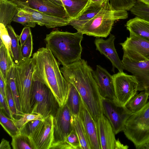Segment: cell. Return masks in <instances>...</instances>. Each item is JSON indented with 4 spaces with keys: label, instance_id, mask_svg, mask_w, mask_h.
<instances>
[{
    "label": "cell",
    "instance_id": "30bf717a",
    "mask_svg": "<svg viewBox=\"0 0 149 149\" xmlns=\"http://www.w3.org/2000/svg\"><path fill=\"white\" fill-rule=\"evenodd\" d=\"M120 45L123 56L136 62L149 61V41L132 33Z\"/></svg>",
    "mask_w": 149,
    "mask_h": 149
},
{
    "label": "cell",
    "instance_id": "d6986e66",
    "mask_svg": "<svg viewBox=\"0 0 149 149\" xmlns=\"http://www.w3.org/2000/svg\"><path fill=\"white\" fill-rule=\"evenodd\" d=\"M79 116L86 132L91 149H101L98 137L96 123L81 99Z\"/></svg>",
    "mask_w": 149,
    "mask_h": 149
},
{
    "label": "cell",
    "instance_id": "83f0119b",
    "mask_svg": "<svg viewBox=\"0 0 149 149\" xmlns=\"http://www.w3.org/2000/svg\"><path fill=\"white\" fill-rule=\"evenodd\" d=\"M6 28L11 39V50L13 59L15 64L16 65L22 61L20 53V45L19 43V36L15 33L14 29L10 24Z\"/></svg>",
    "mask_w": 149,
    "mask_h": 149
},
{
    "label": "cell",
    "instance_id": "8d00e7d4",
    "mask_svg": "<svg viewBox=\"0 0 149 149\" xmlns=\"http://www.w3.org/2000/svg\"><path fill=\"white\" fill-rule=\"evenodd\" d=\"M6 99L8 105L13 116H19L17 111L15 102L10 88L8 84L6 83Z\"/></svg>",
    "mask_w": 149,
    "mask_h": 149
},
{
    "label": "cell",
    "instance_id": "7a4b0ae2",
    "mask_svg": "<svg viewBox=\"0 0 149 149\" xmlns=\"http://www.w3.org/2000/svg\"><path fill=\"white\" fill-rule=\"evenodd\" d=\"M32 58L33 79L45 84L52 92L59 107L62 106L67 98L68 83L61 71L60 63L46 47L39 49Z\"/></svg>",
    "mask_w": 149,
    "mask_h": 149
},
{
    "label": "cell",
    "instance_id": "f546056e",
    "mask_svg": "<svg viewBox=\"0 0 149 149\" xmlns=\"http://www.w3.org/2000/svg\"><path fill=\"white\" fill-rule=\"evenodd\" d=\"M11 144L13 149H36L30 137L20 133L12 137Z\"/></svg>",
    "mask_w": 149,
    "mask_h": 149
},
{
    "label": "cell",
    "instance_id": "3957f363",
    "mask_svg": "<svg viewBox=\"0 0 149 149\" xmlns=\"http://www.w3.org/2000/svg\"><path fill=\"white\" fill-rule=\"evenodd\" d=\"M83 34L56 30L46 35V47L49 49L61 64L70 65L81 59V42Z\"/></svg>",
    "mask_w": 149,
    "mask_h": 149
},
{
    "label": "cell",
    "instance_id": "d6a6232c",
    "mask_svg": "<svg viewBox=\"0 0 149 149\" xmlns=\"http://www.w3.org/2000/svg\"><path fill=\"white\" fill-rule=\"evenodd\" d=\"M130 10L136 17L149 22V6L136 1Z\"/></svg>",
    "mask_w": 149,
    "mask_h": 149
},
{
    "label": "cell",
    "instance_id": "c3c4849f",
    "mask_svg": "<svg viewBox=\"0 0 149 149\" xmlns=\"http://www.w3.org/2000/svg\"><path fill=\"white\" fill-rule=\"evenodd\" d=\"M107 0H91L90 2L93 3H96L102 4L104 3Z\"/></svg>",
    "mask_w": 149,
    "mask_h": 149
},
{
    "label": "cell",
    "instance_id": "681fc988",
    "mask_svg": "<svg viewBox=\"0 0 149 149\" xmlns=\"http://www.w3.org/2000/svg\"><path fill=\"white\" fill-rule=\"evenodd\" d=\"M141 149H149V140L143 146Z\"/></svg>",
    "mask_w": 149,
    "mask_h": 149
},
{
    "label": "cell",
    "instance_id": "7bdbcfd3",
    "mask_svg": "<svg viewBox=\"0 0 149 149\" xmlns=\"http://www.w3.org/2000/svg\"><path fill=\"white\" fill-rule=\"evenodd\" d=\"M73 149L71 146L65 141L52 143L49 149Z\"/></svg>",
    "mask_w": 149,
    "mask_h": 149
},
{
    "label": "cell",
    "instance_id": "ee69618b",
    "mask_svg": "<svg viewBox=\"0 0 149 149\" xmlns=\"http://www.w3.org/2000/svg\"><path fill=\"white\" fill-rule=\"evenodd\" d=\"M6 83L5 79L1 72H0V92L6 97Z\"/></svg>",
    "mask_w": 149,
    "mask_h": 149
},
{
    "label": "cell",
    "instance_id": "6da1fadb",
    "mask_svg": "<svg viewBox=\"0 0 149 149\" xmlns=\"http://www.w3.org/2000/svg\"><path fill=\"white\" fill-rule=\"evenodd\" d=\"M64 78L72 84L79 92L86 107L96 123L103 114L102 97L93 76L92 68L87 61L81 59L60 68Z\"/></svg>",
    "mask_w": 149,
    "mask_h": 149
},
{
    "label": "cell",
    "instance_id": "5b68a950",
    "mask_svg": "<svg viewBox=\"0 0 149 149\" xmlns=\"http://www.w3.org/2000/svg\"><path fill=\"white\" fill-rule=\"evenodd\" d=\"M31 113L41 115L43 119L55 116L59 107L51 90L44 83L33 79L30 100Z\"/></svg>",
    "mask_w": 149,
    "mask_h": 149
},
{
    "label": "cell",
    "instance_id": "cb8c5ba5",
    "mask_svg": "<svg viewBox=\"0 0 149 149\" xmlns=\"http://www.w3.org/2000/svg\"><path fill=\"white\" fill-rule=\"evenodd\" d=\"M65 102L72 115L79 116L81 107V98L76 88L70 83H68V93Z\"/></svg>",
    "mask_w": 149,
    "mask_h": 149
},
{
    "label": "cell",
    "instance_id": "1f68e13d",
    "mask_svg": "<svg viewBox=\"0 0 149 149\" xmlns=\"http://www.w3.org/2000/svg\"><path fill=\"white\" fill-rule=\"evenodd\" d=\"M43 123V119L34 120L25 124L19 130L20 133L30 138L39 129Z\"/></svg>",
    "mask_w": 149,
    "mask_h": 149
},
{
    "label": "cell",
    "instance_id": "9a60e30c",
    "mask_svg": "<svg viewBox=\"0 0 149 149\" xmlns=\"http://www.w3.org/2000/svg\"><path fill=\"white\" fill-rule=\"evenodd\" d=\"M109 35V37L107 40L96 37L94 41L96 49L109 59L112 63L113 71L114 68H116L119 72H123V65L114 46L115 36L111 33Z\"/></svg>",
    "mask_w": 149,
    "mask_h": 149
},
{
    "label": "cell",
    "instance_id": "b9f144b4",
    "mask_svg": "<svg viewBox=\"0 0 149 149\" xmlns=\"http://www.w3.org/2000/svg\"><path fill=\"white\" fill-rule=\"evenodd\" d=\"M31 33V31L30 27L25 26L23 29L20 35L19 36L20 46L22 45L24 43Z\"/></svg>",
    "mask_w": 149,
    "mask_h": 149
},
{
    "label": "cell",
    "instance_id": "4316f807",
    "mask_svg": "<svg viewBox=\"0 0 149 149\" xmlns=\"http://www.w3.org/2000/svg\"><path fill=\"white\" fill-rule=\"evenodd\" d=\"M149 94L142 91L136 93L126 103L125 106L132 114L140 110L146 104Z\"/></svg>",
    "mask_w": 149,
    "mask_h": 149
},
{
    "label": "cell",
    "instance_id": "d590c367",
    "mask_svg": "<svg viewBox=\"0 0 149 149\" xmlns=\"http://www.w3.org/2000/svg\"><path fill=\"white\" fill-rule=\"evenodd\" d=\"M112 7L116 10H130L136 3V0H109Z\"/></svg>",
    "mask_w": 149,
    "mask_h": 149
},
{
    "label": "cell",
    "instance_id": "e575fe53",
    "mask_svg": "<svg viewBox=\"0 0 149 149\" xmlns=\"http://www.w3.org/2000/svg\"><path fill=\"white\" fill-rule=\"evenodd\" d=\"M20 46L22 60H25L31 58L33 50V36L31 33H30L23 44Z\"/></svg>",
    "mask_w": 149,
    "mask_h": 149
},
{
    "label": "cell",
    "instance_id": "4dcf8cb0",
    "mask_svg": "<svg viewBox=\"0 0 149 149\" xmlns=\"http://www.w3.org/2000/svg\"><path fill=\"white\" fill-rule=\"evenodd\" d=\"M0 123L4 130L12 137L20 133L19 129L15 125L13 119L7 117L1 109Z\"/></svg>",
    "mask_w": 149,
    "mask_h": 149
},
{
    "label": "cell",
    "instance_id": "5bb4252c",
    "mask_svg": "<svg viewBox=\"0 0 149 149\" xmlns=\"http://www.w3.org/2000/svg\"><path fill=\"white\" fill-rule=\"evenodd\" d=\"M10 0L19 7L29 8L54 16L68 19L64 7L52 3L48 0Z\"/></svg>",
    "mask_w": 149,
    "mask_h": 149
},
{
    "label": "cell",
    "instance_id": "f1b7e54d",
    "mask_svg": "<svg viewBox=\"0 0 149 149\" xmlns=\"http://www.w3.org/2000/svg\"><path fill=\"white\" fill-rule=\"evenodd\" d=\"M14 66L10 70L7 76L6 83L8 85L13 97L17 109L20 115L23 114L19 100L17 85L16 83L15 72Z\"/></svg>",
    "mask_w": 149,
    "mask_h": 149
},
{
    "label": "cell",
    "instance_id": "603a6c76",
    "mask_svg": "<svg viewBox=\"0 0 149 149\" xmlns=\"http://www.w3.org/2000/svg\"><path fill=\"white\" fill-rule=\"evenodd\" d=\"M126 26L130 32L149 41V22L136 17L128 20Z\"/></svg>",
    "mask_w": 149,
    "mask_h": 149
},
{
    "label": "cell",
    "instance_id": "44dd1931",
    "mask_svg": "<svg viewBox=\"0 0 149 149\" xmlns=\"http://www.w3.org/2000/svg\"><path fill=\"white\" fill-rule=\"evenodd\" d=\"M18 11L17 5L11 0H0V23L6 27L10 24Z\"/></svg>",
    "mask_w": 149,
    "mask_h": 149
},
{
    "label": "cell",
    "instance_id": "f6af8a7d",
    "mask_svg": "<svg viewBox=\"0 0 149 149\" xmlns=\"http://www.w3.org/2000/svg\"><path fill=\"white\" fill-rule=\"evenodd\" d=\"M11 147L9 141L3 139L0 145V149H10Z\"/></svg>",
    "mask_w": 149,
    "mask_h": 149
},
{
    "label": "cell",
    "instance_id": "836d02e7",
    "mask_svg": "<svg viewBox=\"0 0 149 149\" xmlns=\"http://www.w3.org/2000/svg\"><path fill=\"white\" fill-rule=\"evenodd\" d=\"M19 119H16L14 117L12 119L15 125L20 130L26 123L29 121L34 120H42L43 119L40 114L24 113L20 114Z\"/></svg>",
    "mask_w": 149,
    "mask_h": 149
},
{
    "label": "cell",
    "instance_id": "ffe728a7",
    "mask_svg": "<svg viewBox=\"0 0 149 149\" xmlns=\"http://www.w3.org/2000/svg\"><path fill=\"white\" fill-rule=\"evenodd\" d=\"M107 1L102 4L90 2L88 6L79 16L74 19L69 21L68 25H71L78 31L97 14Z\"/></svg>",
    "mask_w": 149,
    "mask_h": 149
},
{
    "label": "cell",
    "instance_id": "277c9868",
    "mask_svg": "<svg viewBox=\"0 0 149 149\" xmlns=\"http://www.w3.org/2000/svg\"><path fill=\"white\" fill-rule=\"evenodd\" d=\"M127 10H116L107 0L101 10L77 32L82 34L98 37L106 38L110 33L116 22L128 18Z\"/></svg>",
    "mask_w": 149,
    "mask_h": 149
},
{
    "label": "cell",
    "instance_id": "f907efd6",
    "mask_svg": "<svg viewBox=\"0 0 149 149\" xmlns=\"http://www.w3.org/2000/svg\"><path fill=\"white\" fill-rule=\"evenodd\" d=\"M137 1L142 2L147 5L149 6V0H136Z\"/></svg>",
    "mask_w": 149,
    "mask_h": 149
},
{
    "label": "cell",
    "instance_id": "ba28073f",
    "mask_svg": "<svg viewBox=\"0 0 149 149\" xmlns=\"http://www.w3.org/2000/svg\"><path fill=\"white\" fill-rule=\"evenodd\" d=\"M102 102L103 113L110 122L116 134L123 131L127 120L132 114L116 99L102 98Z\"/></svg>",
    "mask_w": 149,
    "mask_h": 149
},
{
    "label": "cell",
    "instance_id": "7c38bea8",
    "mask_svg": "<svg viewBox=\"0 0 149 149\" xmlns=\"http://www.w3.org/2000/svg\"><path fill=\"white\" fill-rule=\"evenodd\" d=\"M121 61L124 69L135 77L138 83V91L149 94V61L136 62L124 56Z\"/></svg>",
    "mask_w": 149,
    "mask_h": 149
},
{
    "label": "cell",
    "instance_id": "e0dca14e",
    "mask_svg": "<svg viewBox=\"0 0 149 149\" xmlns=\"http://www.w3.org/2000/svg\"><path fill=\"white\" fill-rule=\"evenodd\" d=\"M96 123L101 149H115L116 134L108 119L103 114Z\"/></svg>",
    "mask_w": 149,
    "mask_h": 149
},
{
    "label": "cell",
    "instance_id": "d4e9b609",
    "mask_svg": "<svg viewBox=\"0 0 149 149\" xmlns=\"http://www.w3.org/2000/svg\"><path fill=\"white\" fill-rule=\"evenodd\" d=\"M15 65L13 59L8 49L0 41V72L6 81L8 72Z\"/></svg>",
    "mask_w": 149,
    "mask_h": 149
},
{
    "label": "cell",
    "instance_id": "74e56055",
    "mask_svg": "<svg viewBox=\"0 0 149 149\" xmlns=\"http://www.w3.org/2000/svg\"><path fill=\"white\" fill-rule=\"evenodd\" d=\"M0 40L8 50L12 58L11 50V39L8 33L6 27L2 24L0 23Z\"/></svg>",
    "mask_w": 149,
    "mask_h": 149
},
{
    "label": "cell",
    "instance_id": "7dc6e473",
    "mask_svg": "<svg viewBox=\"0 0 149 149\" xmlns=\"http://www.w3.org/2000/svg\"><path fill=\"white\" fill-rule=\"evenodd\" d=\"M51 3L54 4L64 7L61 0H48Z\"/></svg>",
    "mask_w": 149,
    "mask_h": 149
},
{
    "label": "cell",
    "instance_id": "52a82bcc",
    "mask_svg": "<svg viewBox=\"0 0 149 149\" xmlns=\"http://www.w3.org/2000/svg\"><path fill=\"white\" fill-rule=\"evenodd\" d=\"M16 83L23 113H31L30 100L33 81L32 58L22 60L14 67Z\"/></svg>",
    "mask_w": 149,
    "mask_h": 149
},
{
    "label": "cell",
    "instance_id": "4fadbf2b",
    "mask_svg": "<svg viewBox=\"0 0 149 149\" xmlns=\"http://www.w3.org/2000/svg\"><path fill=\"white\" fill-rule=\"evenodd\" d=\"M18 8V15L29 17L40 26H45L47 28H51L69 24V20L68 19L54 16L29 8Z\"/></svg>",
    "mask_w": 149,
    "mask_h": 149
},
{
    "label": "cell",
    "instance_id": "484cf974",
    "mask_svg": "<svg viewBox=\"0 0 149 149\" xmlns=\"http://www.w3.org/2000/svg\"><path fill=\"white\" fill-rule=\"evenodd\" d=\"M71 121L72 126L79 138L81 149H91L86 132L79 116L72 115Z\"/></svg>",
    "mask_w": 149,
    "mask_h": 149
},
{
    "label": "cell",
    "instance_id": "ab89813d",
    "mask_svg": "<svg viewBox=\"0 0 149 149\" xmlns=\"http://www.w3.org/2000/svg\"><path fill=\"white\" fill-rule=\"evenodd\" d=\"M13 21L20 23L25 26L34 27L36 23L29 17L24 15H19L18 13L15 16Z\"/></svg>",
    "mask_w": 149,
    "mask_h": 149
},
{
    "label": "cell",
    "instance_id": "bcb514c9",
    "mask_svg": "<svg viewBox=\"0 0 149 149\" xmlns=\"http://www.w3.org/2000/svg\"><path fill=\"white\" fill-rule=\"evenodd\" d=\"M129 146L122 144L119 139L116 140L115 149H127Z\"/></svg>",
    "mask_w": 149,
    "mask_h": 149
},
{
    "label": "cell",
    "instance_id": "8992f818",
    "mask_svg": "<svg viewBox=\"0 0 149 149\" xmlns=\"http://www.w3.org/2000/svg\"><path fill=\"white\" fill-rule=\"evenodd\" d=\"M123 131L136 149H141L149 140V101L129 117Z\"/></svg>",
    "mask_w": 149,
    "mask_h": 149
},
{
    "label": "cell",
    "instance_id": "f35d334b",
    "mask_svg": "<svg viewBox=\"0 0 149 149\" xmlns=\"http://www.w3.org/2000/svg\"><path fill=\"white\" fill-rule=\"evenodd\" d=\"M65 141L71 146L73 149H81L79 138L73 127L72 130L66 137Z\"/></svg>",
    "mask_w": 149,
    "mask_h": 149
},
{
    "label": "cell",
    "instance_id": "60d3db41",
    "mask_svg": "<svg viewBox=\"0 0 149 149\" xmlns=\"http://www.w3.org/2000/svg\"><path fill=\"white\" fill-rule=\"evenodd\" d=\"M0 109L2 110L9 118L12 119L13 118V117L12 115L6 98L0 92Z\"/></svg>",
    "mask_w": 149,
    "mask_h": 149
},
{
    "label": "cell",
    "instance_id": "9c48e42d",
    "mask_svg": "<svg viewBox=\"0 0 149 149\" xmlns=\"http://www.w3.org/2000/svg\"><path fill=\"white\" fill-rule=\"evenodd\" d=\"M115 99L120 104L125 106L130 100L137 93L138 83L133 75L123 71L112 75Z\"/></svg>",
    "mask_w": 149,
    "mask_h": 149
},
{
    "label": "cell",
    "instance_id": "ac0fdd59",
    "mask_svg": "<svg viewBox=\"0 0 149 149\" xmlns=\"http://www.w3.org/2000/svg\"><path fill=\"white\" fill-rule=\"evenodd\" d=\"M92 74L97 85L100 94L102 98L115 99L112 75L100 65L93 71Z\"/></svg>",
    "mask_w": 149,
    "mask_h": 149
},
{
    "label": "cell",
    "instance_id": "7402d4cb",
    "mask_svg": "<svg viewBox=\"0 0 149 149\" xmlns=\"http://www.w3.org/2000/svg\"><path fill=\"white\" fill-rule=\"evenodd\" d=\"M69 21L77 18L87 7L91 0H61Z\"/></svg>",
    "mask_w": 149,
    "mask_h": 149
},
{
    "label": "cell",
    "instance_id": "2e32d148",
    "mask_svg": "<svg viewBox=\"0 0 149 149\" xmlns=\"http://www.w3.org/2000/svg\"><path fill=\"white\" fill-rule=\"evenodd\" d=\"M54 116L50 115L43 119L39 129L30 138L36 149H49L54 139Z\"/></svg>",
    "mask_w": 149,
    "mask_h": 149
},
{
    "label": "cell",
    "instance_id": "8fae6325",
    "mask_svg": "<svg viewBox=\"0 0 149 149\" xmlns=\"http://www.w3.org/2000/svg\"><path fill=\"white\" fill-rule=\"evenodd\" d=\"M72 115L65 102L62 106L59 107L54 117V139L52 143L65 141L73 129Z\"/></svg>",
    "mask_w": 149,
    "mask_h": 149
}]
</instances>
